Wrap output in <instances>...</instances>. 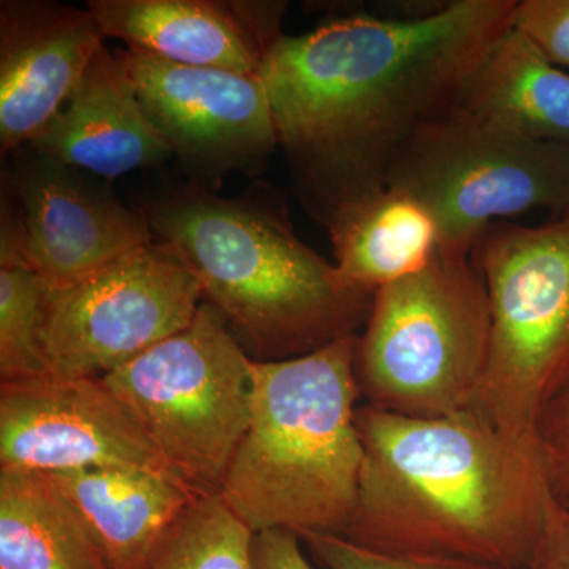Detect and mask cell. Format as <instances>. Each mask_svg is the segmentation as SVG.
Returning a JSON list of instances; mask_svg holds the SVG:
<instances>
[{"instance_id":"cell-7","label":"cell","mask_w":569,"mask_h":569,"mask_svg":"<svg viewBox=\"0 0 569 569\" xmlns=\"http://www.w3.org/2000/svg\"><path fill=\"white\" fill-rule=\"evenodd\" d=\"M252 366L227 320L203 302L186 329L102 378L173 478L213 497L249 429Z\"/></svg>"},{"instance_id":"cell-14","label":"cell","mask_w":569,"mask_h":569,"mask_svg":"<svg viewBox=\"0 0 569 569\" xmlns=\"http://www.w3.org/2000/svg\"><path fill=\"white\" fill-rule=\"evenodd\" d=\"M284 2L89 0L104 37L162 61L258 74L282 36Z\"/></svg>"},{"instance_id":"cell-20","label":"cell","mask_w":569,"mask_h":569,"mask_svg":"<svg viewBox=\"0 0 569 569\" xmlns=\"http://www.w3.org/2000/svg\"><path fill=\"white\" fill-rule=\"evenodd\" d=\"M252 539L222 497H198L137 569H253Z\"/></svg>"},{"instance_id":"cell-5","label":"cell","mask_w":569,"mask_h":569,"mask_svg":"<svg viewBox=\"0 0 569 569\" xmlns=\"http://www.w3.org/2000/svg\"><path fill=\"white\" fill-rule=\"evenodd\" d=\"M490 342L488 288L470 258H436L373 295L355 373L367 406L445 418L477 400Z\"/></svg>"},{"instance_id":"cell-9","label":"cell","mask_w":569,"mask_h":569,"mask_svg":"<svg viewBox=\"0 0 569 569\" xmlns=\"http://www.w3.org/2000/svg\"><path fill=\"white\" fill-rule=\"evenodd\" d=\"M203 293L160 242L48 288L41 343L51 373L103 377L192 323Z\"/></svg>"},{"instance_id":"cell-15","label":"cell","mask_w":569,"mask_h":569,"mask_svg":"<svg viewBox=\"0 0 569 569\" xmlns=\"http://www.w3.org/2000/svg\"><path fill=\"white\" fill-rule=\"evenodd\" d=\"M29 146L104 181L173 157L107 44L67 103Z\"/></svg>"},{"instance_id":"cell-8","label":"cell","mask_w":569,"mask_h":569,"mask_svg":"<svg viewBox=\"0 0 569 569\" xmlns=\"http://www.w3.org/2000/svg\"><path fill=\"white\" fill-rule=\"evenodd\" d=\"M387 186L430 212L438 253L470 258L501 219L533 209L569 211V146L519 137L449 102L397 156Z\"/></svg>"},{"instance_id":"cell-24","label":"cell","mask_w":569,"mask_h":569,"mask_svg":"<svg viewBox=\"0 0 569 569\" xmlns=\"http://www.w3.org/2000/svg\"><path fill=\"white\" fill-rule=\"evenodd\" d=\"M511 26L569 71V0H518Z\"/></svg>"},{"instance_id":"cell-13","label":"cell","mask_w":569,"mask_h":569,"mask_svg":"<svg viewBox=\"0 0 569 569\" xmlns=\"http://www.w3.org/2000/svg\"><path fill=\"white\" fill-rule=\"evenodd\" d=\"M104 33L92 11L48 0L0 2V152L29 144L58 114Z\"/></svg>"},{"instance_id":"cell-25","label":"cell","mask_w":569,"mask_h":569,"mask_svg":"<svg viewBox=\"0 0 569 569\" xmlns=\"http://www.w3.org/2000/svg\"><path fill=\"white\" fill-rule=\"evenodd\" d=\"M298 535L287 530L253 533V569H313L299 548Z\"/></svg>"},{"instance_id":"cell-4","label":"cell","mask_w":569,"mask_h":569,"mask_svg":"<svg viewBox=\"0 0 569 569\" xmlns=\"http://www.w3.org/2000/svg\"><path fill=\"white\" fill-rule=\"evenodd\" d=\"M358 336L298 358L253 361L249 429L219 493L253 533L346 535L365 463Z\"/></svg>"},{"instance_id":"cell-12","label":"cell","mask_w":569,"mask_h":569,"mask_svg":"<svg viewBox=\"0 0 569 569\" xmlns=\"http://www.w3.org/2000/svg\"><path fill=\"white\" fill-rule=\"evenodd\" d=\"M6 173L20 206L26 264L48 288L77 282L151 244L141 209L122 203L104 179L21 146Z\"/></svg>"},{"instance_id":"cell-1","label":"cell","mask_w":569,"mask_h":569,"mask_svg":"<svg viewBox=\"0 0 569 569\" xmlns=\"http://www.w3.org/2000/svg\"><path fill=\"white\" fill-rule=\"evenodd\" d=\"M518 0H455L408 18L351 14L282 33L260 78L295 192L328 227L342 206L387 187L430 116L455 99Z\"/></svg>"},{"instance_id":"cell-17","label":"cell","mask_w":569,"mask_h":569,"mask_svg":"<svg viewBox=\"0 0 569 569\" xmlns=\"http://www.w3.org/2000/svg\"><path fill=\"white\" fill-rule=\"evenodd\" d=\"M78 509L111 569H137L198 498L164 475L126 467L47 473Z\"/></svg>"},{"instance_id":"cell-11","label":"cell","mask_w":569,"mask_h":569,"mask_svg":"<svg viewBox=\"0 0 569 569\" xmlns=\"http://www.w3.org/2000/svg\"><path fill=\"white\" fill-rule=\"evenodd\" d=\"M99 467L173 478L132 411L102 377L47 372L2 380L0 468L61 473Z\"/></svg>"},{"instance_id":"cell-26","label":"cell","mask_w":569,"mask_h":569,"mask_svg":"<svg viewBox=\"0 0 569 569\" xmlns=\"http://www.w3.org/2000/svg\"><path fill=\"white\" fill-rule=\"evenodd\" d=\"M527 569H569V515L550 498L545 529Z\"/></svg>"},{"instance_id":"cell-6","label":"cell","mask_w":569,"mask_h":569,"mask_svg":"<svg viewBox=\"0 0 569 569\" xmlns=\"http://www.w3.org/2000/svg\"><path fill=\"white\" fill-rule=\"evenodd\" d=\"M488 288V366L471 410L537 441L535 422L569 377V211L541 227L496 222L471 250Z\"/></svg>"},{"instance_id":"cell-2","label":"cell","mask_w":569,"mask_h":569,"mask_svg":"<svg viewBox=\"0 0 569 569\" xmlns=\"http://www.w3.org/2000/svg\"><path fill=\"white\" fill-rule=\"evenodd\" d=\"M356 427L365 463L343 538L387 556L527 569L550 501L537 441L471 408L408 418L365 403Z\"/></svg>"},{"instance_id":"cell-18","label":"cell","mask_w":569,"mask_h":569,"mask_svg":"<svg viewBox=\"0 0 569 569\" xmlns=\"http://www.w3.org/2000/svg\"><path fill=\"white\" fill-rule=\"evenodd\" d=\"M326 228L340 279L369 293L417 274L438 253L433 217L388 186L342 206Z\"/></svg>"},{"instance_id":"cell-23","label":"cell","mask_w":569,"mask_h":569,"mask_svg":"<svg viewBox=\"0 0 569 569\" xmlns=\"http://www.w3.org/2000/svg\"><path fill=\"white\" fill-rule=\"evenodd\" d=\"M535 438L550 498L569 515V377L539 410Z\"/></svg>"},{"instance_id":"cell-19","label":"cell","mask_w":569,"mask_h":569,"mask_svg":"<svg viewBox=\"0 0 569 569\" xmlns=\"http://www.w3.org/2000/svg\"><path fill=\"white\" fill-rule=\"evenodd\" d=\"M0 569H111L47 473L0 468Z\"/></svg>"},{"instance_id":"cell-16","label":"cell","mask_w":569,"mask_h":569,"mask_svg":"<svg viewBox=\"0 0 569 569\" xmlns=\"http://www.w3.org/2000/svg\"><path fill=\"white\" fill-rule=\"evenodd\" d=\"M451 103L519 137L569 146V71L512 26L489 44Z\"/></svg>"},{"instance_id":"cell-22","label":"cell","mask_w":569,"mask_h":569,"mask_svg":"<svg viewBox=\"0 0 569 569\" xmlns=\"http://www.w3.org/2000/svg\"><path fill=\"white\" fill-rule=\"evenodd\" d=\"M301 539L328 569H509L443 557L387 556L361 548L339 535L307 533Z\"/></svg>"},{"instance_id":"cell-3","label":"cell","mask_w":569,"mask_h":569,"mask_svg":"<svg viewBox=\"0 0 569 569\" xmlns=\"http://www.w3.org/2000/svg\"><path fill=\"white\" fill-rule=\"evenodd\" d=\"M153 241L190 269L203 302L227 320L253 361L309 355L359 335L373 295L340 279L296 236L274 187L254 183L241 197L186 186L141 206Z\"/></svg>"},{"instance_id":"cell-21","label":"cell","mask_w":569,"mask_h":569,"mask_svg":"<svg viewBox=\"0 0 569 569\" xmlns=\"http://www.w3.org/2000/svg\"><path fill=\"white\" fill-rule=\"evenodd\" d=\"M48 284L22 264L0 266V380L50 372L41 343Z\"/></svg>"},{"instance_id":"cell-10","label":"cell","mask_w":569,"mask_h":569,"mask_svg":"<svg viewBox=\"0 0 569 569\" xmlns=\"http://www.w3.org/2000/svg\"><path fill=\"white\" fill-rule=\"evenodd\" d=\"M116 56L189 186L219 192L230 174L264 173L279 138L260 74L178 66L132 48Z\"/></svg>"}]
</instances>
